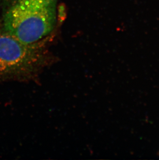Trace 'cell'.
I'll return each mask as SVG.
<instances>
[{
  "label": "cell",
  "instance_id": "cell-2",
  "mask_svg": "<svg viewBox=\"0 0 159 160\" xmlns=\"http://www.w3.org/2000/svg\"><path fill=\"white\" fill-rule=\"evenodd\" d=\"M44 43L24 44L0 29V80H28L51 62Z\"/></svg>",
  "mask_w": 159,
  "mask_h": 160
},
{
  "label": "cell",
  "instance_id": "cell-1",
  "mask_svg": "<svg viewBox=\"0 0 159 160\" xmlns=\"http://www.w3.org/2000/svg\"><path fill=\"white\" fill-rule=\"evenodd\" d=\"M56 0H14L3 15L2 28L24 44H37L56 21Z\"/></svg>",
  "mask_w": 159,
  "mask_h": 160
}]
</instances>
